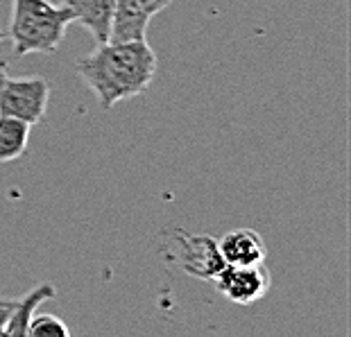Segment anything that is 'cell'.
Instances as JSON below:
<instances>
[{
	"label": "cell",
	"instance_id": "obj_6",
	"mask_svg": "<svg viewBox=\"0 0 351 337\" xmlns=\"http://www.w3.org/2000/svg\"><path fill=\"white\" fill-rule=\"evenodd\" d=\"M218 249L227 265H261L265 263V242L254 229L227 231L218 240Z\"/></svg>",
	"mask_w": 351,
	"mask_h": 337
},
{
	"label": "cell",
	"instance_id": "obj_11",
	"mask_svg": "<svg viewBox=\"0 0 351 337\" xmlns=\"http://www.w3.org/2000/svg\"><path fill=\"white\" fill-rule=\"evenodd\" d=\"M16 305V299H0V337H5V324Z\"/></svg>",
	"mask_w": 351,
	"mask_h": 337
},
{
	"label": "cell",
	"instance_id": "obj_3",
	"mask_svg": "<svg viewBox=\"0 0 351 337\" xmlns=\"http://www.w3.org/2000/svg\"><path fill=\"white\" fill-rule=\"evenodd\" d=\"M50 82L46 77H7L0 82V116L16 118L29 127L46 118Z\"/></svg>",
	"mask_w": 351,
	"mask_h": 337
},
{
	"label": "cell",
	"instance_id": "obj_5",
	"mask_svg": "<svg viewBox=\"0 0 351 337\" xmlns=\"http://www.w3.org/2000/svg\"><path fill=\"white\" fill-rule=\"evenodd\" d=\"M177 260L186 274L199 281H213L227 265L218 240L206 234H177Z\"/></svg>",
	"mask_w": 351,
	"mask_h": 337
},
{
	"label": "cell",
	"instance_id": "obj_8",
	"mask_svg": "<svg viewBox=\"0 0 351 337\" xmlns=\"http://www.w3.org/2000/svg\"><path fill=\"white\" fill-rule=\"evenodd\" d=\"M150 16L141 0H116L109 41H145Z\"/></svg>",
	"mask_w": 351,
	"mask_h": 337
},
{
	"label": "cell",
	"instance_id": "obj_7",
	"mask_svg": "<svg viewBox=\"0 0 351 337\" xmlns=\"http://www.w3.org/2000/svg\"><path fill=\"white\" fill-rule=\"evenodd\" d=\"M62 5L69 7L73 18L91 32L95 46L109 41L116 0H62Z\"/></svg>",
	"mask_w": 351,
	"mask_h": 337
},
{
	"label": "cell",
	"instance_id": "obj_13",
	"mask_svg": "<svg viewBox=\"0 0 351 337\" xmlns=\"http://www.w3.org/2000/svg\"><path fill=\"white\" fill-rule=\"evenodd\" d=\"M3 41H7V32H5L3 27H0V43H3ZM5 77H7V62H5L3 57H0V82H3Z\"/></svg>",
	"mask_w": 351,
	"mask_h": 337
},
{
	"label": "cell",
	"instance_id": "obj_12",
	"mask_svg": "<svg viewBox=\"0 0 351 337\" xmlns=\"http://www.w3.org/2000/svg\"><path fill=\"white\" fill-rule=\"evenodd\" d=\"M173 3V0H141V5H143V10H145V14L147 16H156L159 12H163L166 7Z\"/></svg>",
	"mask_w": 351,
	"mask_h": 337
},
{
	"label": "cell",
	"instance_id": "obj_2",
	"mask_svg": "<svg viewBox=\"0 0 351 337\" xmlns=\"http://www.w3.org/2000/svg\"><path fill=\"white\" fill-rule=\"evenodd\" d=\"M71 23H75V18L64 5H55L50 0H14L7 32L14 57L57 52Z\"/></svg>",
	"mask_w": 351,
	"mask_h": 337
},
{
	"label": "cell",
	"instance_id": "obj_4",
	"mask_svg": "<svg viewBox=\"0 0 351 337\" xmlns=\"http://www.w3.org/2000/svg\"><path fill=\"white\" fill-rule=\"evenodd\" d=\"M215 290L227 301L236 305H252L261 301L272 286V274L261 265H225V269L213 279Z\"/></svg>",
	"mask_w": 351,
	"mask_h": 337
},
{
	"label": "cell",
	"instance_id": "obj_1",
	"mask_svg": "<svg viewBox=\"0 0 351 337\" xmlns=\"http://www.w3.org/2000/svg\"><path fill=\"white\" fill-rule=\"evenodd\" d=\"M75 71L100 107L111 109L150 88L156 55L147 41H107L80 57Z\"/></svg>",
	"mask_w": 351,
	"mask_h": 337
},
{
	"label": "cell",
	"instance_id": "obj_9",
	"mask_svg": "<svg viewBox=\"0 0 351 337\" xmlns=\"http://www.w3.org/2000/svg\"><path fill=\"white\" fill-rule=\"evenodd\" d=\"M29 125L0 116V163H12L27 152Z\"/></svg>",
	"mask_w": 351,
	"mask_h": 337
},
{
	"label": "cell",
	"instance_id": "obj_10",
	"mask_svg": "<svg viewBox=\"0 0 351 337\" xmlns=\"http://www.w3.org/2000/svg\"><path fill=\"white\" fill-rule=\"evenodd\" d=\"M25 337H73L69 324L50 312H34L27 324Z\"/></svg>",
	"mask_w": 351,
	"mask_h": 337
}]
</instances>
